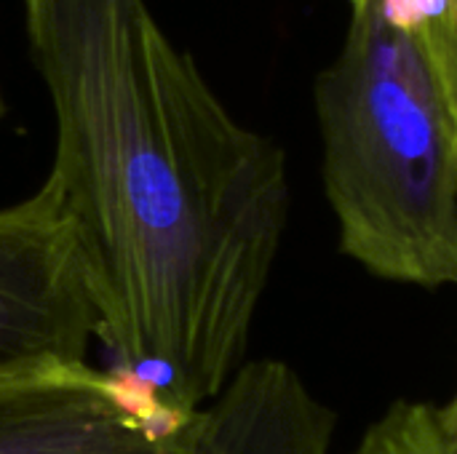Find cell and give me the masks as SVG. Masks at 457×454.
<instances>
[{
  "label": "cell",
  "mask_w": 457,
  "mask_h": 454,
  "mask_svg": "<svg viewBox=\"0 0 457 454\" xmlns=\"http://www.w3.org/2000/svg\"><path fill=\"white\" fill-rule=\"evenodd\" d=\"M96 316L70 222L43 185L0 209V380L88 364Z\"/></svg>",
  "instance_id": "3957f363"
},
{
  "label": "cell",
  "mask_w": 457,
  "mask_h": 454,
  "mask_svg": "<svg viewBox=\"0 0 457 454\" xmlns=\"http://www.w3.org/2000/svg\"><path fill=\"white\" fill-rule=\"evenodd\" d=\"M386 5L423 45L457 123V0H386Z\"/></svg>",
  "instance_id": "8992f818"
},
{
  "label": "cell",
  "mask_w": 457,
  "mask_h": 454,
  "mask_svg": "<svg viewBox=\"0 0 457 454\" xmlns=\"http://www.w3.org/2000/svg\"><path fill=\"white\" fill-rule=\"evenodd\" d=\"M436 417H439V428L447 444V454H457V393L447 407L436 409Z\"/></svg>",
  "instance_id": "ba28073f"
},
{
  "label": "cell",
  "mask_w": 457,
  "mask_h": 454,
  "mask_svg": "<svg viewBox=\"0 0 457 454\" xmlns=\"http://www.w3.org/2000/svg\"><path fill=\"white\" fill-rule=\"evenodd\" d=\"M332 439L335 412L289 364L265 359L198 412L190 454H329Z\"/></svg>",
  "instance_id": "5b68a950"
},
{
  "label": "cell",
  "mask_w": 457,
  "mask_h": 454,
  "mask_svg": "<svg viewBox=\"0 0 457 454\" xmlns=\"http://www.w3.org/2000/svg\"><path fill=\"white\" fill-rule=\"evenodd\" d=\"M353 454H447L436 407L423 401L391 404Z\"/></svg>",
  "instance_id": "52a82bcc"
},
{
  "label": "cell",
  "mask_w": 457,
  "mask_h": 454,
  "mask_svg": "<svg viewBox=\"0 0 457 454\" xmlns=\"http://www.w3.org/2000/svg\"><path fill=\"white\" fill-rule=\"evenodd\" d=\"M316 78L324 187L340 249L378 278L457 289V123L412 29L359 0Z\"/></svg>",
  "instance_id": "7a4b0ae2"
},
{
  "label": "cell",
  "mask_w": 457,
  "mask_h": 454,
  "mask_svg": "<svg viewBox=\"0 0 457 454\" xmlns=\"http://www.w3.org/2000/svg\"><path fill=\"white\" fill-rule=\"evenodd\" d=\"M70 222L115 372L182 415L220 399L289 219L284 150L238 123L147 0H21Z\"/></svg>",
  "instance_id": "6da1fadb"
},
{
  "label": "cell",
  "mask_w": 457,
  "mask_h": 454,
  "mask_svg": "<svg viewBox=\"0 0 457 454\" xmlns=\"http://www.w3.org/2000/svg\"><path fill=\"white\" fill-rule=\"evenodd\" d=\"M195 420L115 369L0 380V454H190Z\"/></svg>",
  "instance_id": "277c9868"
}]
</instances>
